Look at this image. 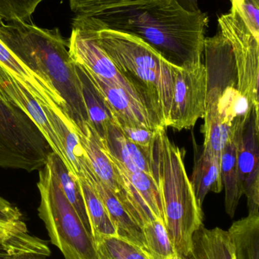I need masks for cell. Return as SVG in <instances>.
<instances>
[{
    "mask_svg": "<svg viewBox=\"0 0 259 259\" xmlns=\"http://www.w3.org/2000/svg\"><path fill=\"white\" fill-rule=\"evenodd\" d=\"M115 121L117 127L121 131L125 137L131 143L136 145L141 148L144 153L150 149L154 140H155L156 131H152L144 127H135V126L128 125V124H122V123Z\"/></svg>",
    "mask_w": 259,
    "mask_h": 259,
    "instance_id": "1f68e13d",
    "label": "cell"
},
{
    "mask_svg": "<svg viewBox=\"0 0 259 259\" xmlns=\"http://www.w3.org/2000/svg\"><path fill=\"white\" fill-rule=\"evenodd\" d=\"M75 18L88 29L119 71L152 97L161 108L164 127H168L175 75L179 67L134 35L102 27L91 16Z\"/></svg>",
    "mask_w": 259,
    "mask_h": 259,
    "instance_id": "277c9868",
    "label": "cell"
},
{
    "mask_svg": "<svg viewBox=\"0 0 259 259\" xmlns=\"http://www.w3.org/2000/svg\"><path fill=\"white\" fill-rule=\"evenodd\" d=\"M167 259H188L187 258H186V257L181 256V255H176V256L172 257V258H167Z\"/></svg>",
    "mask_w": 259,
    "mask_h": 259,
    "instance_id": "f35d334b",
    "label": "cell"
},
{
    "mask_svg": "<svg viewBox=\"0 0 259 259\" xmlns=\"http://www.w3.org/2000/svg\"><path fill=\"white\" fill-rule=\"evenodd\" d=\"M91 17L102 27L140 38L176 66L202 63L208 15L187 12L176 0H149Z\"/></svg>",
    "mask_w": 259,
    "mask_h": 259,
    "instance_id": "6da1fadb",
    "label": "cell"
},
{
    "mask_svg": "<svg viewBox=\"0 0 259 259\" xmlns=\"http://www.w3.org/2000/svg\"><path fill=\"white\" fill-rule=\"evenodd\" d=\"M100 259H154L147 251L119 236L94 240Z\"/></svg>",
    "mask_w": 259,
    "mask_h": 259,
    "instance_id": "83f0119b",
    "label": "cell"
},
{
    "mask_svg": "<svg viewBox=\"0 0 259 259\" xmlns=\"http://www.w3.org/2000/svg\"><path fill=\"white\" fill-rule=\"evenodd\" d=\"M182 9L190 12H200L198 0H176Z\"/></svg>",
    "mask_w": 259,
    "mask_h": 259,
    "instance_id": "d590c367",
    "label": "cell"
},
{
    "mask_svg": "<svg viewBox=\"0 0 259 259\" xmlns=\"http://www.w3.org/2000/svg\"><path fill=\"white\" fill-rule=\"evenodd\" d=\"M239 11L251 33L259 39V3L254 0H245Z\"/></svg>",
    "mask_w": 259,
    "mask_h": 259,
    "instance_id": "d6a6232c",
    "label": "cell"
},
{
    "mask_svg": "<svg viewBox=\"0 0 259 259\" xmlns=\"http://www.w3.org/2000/svg\"><path fill=\"white\" fill-rule=\"evenodd\" d=\"M219 32L232 49L237 68L238 90L255 108H258L259 39L245 24L238 8L218 18Z\"/></svg>",
    "mask_w": 259,
    "mask_h": 259,
    "instance_id": "9c48e42d",
    "label": "cell"
},
{
    "mask_svg": "<svg viewBox=\"0 0 259 259\" xmlns=\"http://www.w3.org/2000/svg\"><path fill=\"white\" fill-rule=\"evenodd\" d=\"M141 230L146 247L154 259H167L178 255L163 221H152Z\"/></svg>",
    "mask_w": 259,
    "mask_h": 259,
    "instance_id": "f1b7e54d",
    "label": "cell"
},
{
    "mask_svg": "<svg viewBox=\"0 0 259 259\" xmlns=\"http://www.w3.org/2000/svg\"><path fill=\"white\" fill-rule=\"evenodd\" d=\"M47 257L44 256V255L27 254V255H15V256L0 259H47Z\"/></svg>",
    "mask_w": 259,
    "mask_h": 259,
    "instance_id": "8d00e7d4",
    "label": "cell"
},
{
    "mask_svg": "<svg viewBox=\"0 0 259 259\" xmlns=\"http://www.w3.org/2000/svg\"><path fill=\"white\" fill-rule=\"evenodd\" d=\"M195 150L194 167L190 182L194 190L195 196L201 207L209 192L219 193L223 190L220 156L210 151L198 148L193 140Z\"/></svg>",
    "mask_w": 259,
    "mask_h": 259,
    "instance_id": "ac0fdd59",
    "label": "cell"
},
{
    "mask_svg": "<svg viewBox=\"0 0 259 259\" xmlns=\"http://www.w3.org/2000/svg\"><path fill=\"white\" fill-rule=\"evenodd\" d=\"M149 0H69L71 10L76 15L94 16L117 8L141 4Z\"/></svg>",
    "mask_w": 259,
    "mask_h": 259,
    "instance_id": "f546056e",
    "label": "cell"
},
{
    "mask_svg": "<svg viewBox=\"0 0 259 259\" xmlns=\"http://www.w3.org/2000/svg\"><path fill=\"white\" fill-rule=\"evenodd\" d=\"M92 187L106 208L119 237L147 251L141 227L131 217L115 193L99 179Z\"/></svg>",
    "mask_w": 259,
    "mask_h": 259,
    "instance_id": "d6986e66",
    "label": "cell"
},
{
    "mask_svg": "<svg viewBox=\"0 0 259 259\" xmlns=\"http://www.w3.org/2000/svg\"><path fill=\"white\" fill-rule=\"evenodd\" d=\"M68 53L75 63L82 65L90 72L123 88L134 98L152 109L162 121L161 109L152 97L119 71L88 29L76 18L73 19L71 36L68 39Z\"/></svg>",
    "mask_w": 259,
    "mask_h": 259,
    "instance_id": "ba28073f",
    "label": "cell"
},
{
    "mask_svg": "<svg viewBox=\"0 0 259 259\" xmlns=\"http://www.w3.org/2000/svg\"><path fill=\"white\" fill-rule=\"evenodd\" d=\"M76 65L89 125L103 140L106 128L114 121V115L103 96L91 80L88 71L82 65L78 64Z\"/></svg>",
    "mask_w": 259,
    "mask_h": 259,
    "instance_id": "44dd1931",
    "label": "cell"
},
{
    "mask_svg": "<svg viewBox=\"0 0 259 259\" xmlns=\"http://www.w3.org/2000/svg\"><path fill=\"white\" fill-rule=\"evenodd\" d=\"M79 135L96 177L120 197L123 192L121 177L106 152L103 140L89 124Z\"/></svg>",
    "mask_w": 259,
    "mask_h": 259,
    "instance_id": "e0dca14e",
    "label": "cell"
},
{
    "mask_svg": "<svg viewBox=\"0 0 259 259\" xmlns=\"http://www.w3.org/2000/svg\"><path fill=\"white\" fill-rule=\"evenodd\" d=\"M22 221L20 210L3 198L0 197V223H16Z\"/></svg>",
    "mask_w": 259,
    "mask_h": 259,
    "instance_id": "836d02e7",
    "label": "cell"
},
{
    "mask_svg": "<svg viewBox=\"0 0 259 259\" xmlns=\"http://www.w3.org/2000/svg\"><path fill=\"white\" fill-rule=\"evenodd\" d=\"M145 155L161 193L167 232L178 255L187 258L193 235L203 225L204 214L187 175L183 153L166 128H161Z\"/></svg>",
    "mask_w": 259,
    "mask_h": 259,
    "instance_id": "3957f363",
    "label": "cell"
},
{
    "mask_svg": "<svg viewBox=\"0 0 259 259\" xmlns=\"http://www.w3.org/2000/svg\"><path fill=\"white\" fill-rule=\"evenodd\" d=\"M188 259H235L228 231L202 225L193 237Z\"/></svg>",
    "mask_w": 259,
    "mask_h": 259,
    "instance_id": "7402d4cb",
    "label": "cell"
},
{
    "mask_svg": "<svg viewBox=\"0 0 259 259\" xmlns=\"http://www.w3.org/2000/svg\"><path fill=\"white\" fill-rule=\"evenodd\" d=\"M102 140L108 155L126 170L152 175L144 151L123 136L115 121L109 124Z\"/></svg>",
    "mask_w": 259,
    "mask_h": 259,
    "instance_id": "ffe728a7",
    "label": "cell"
},
{
    "mask_svg": "<svg viewBox=\"0 0 259 259\" xmlns=\"http://www.w3.org/2000/svg\"><path fill=\"white\" fill-rule=\"evenodd\" d=\"M27 254H36L49 257L51 250L47 241L31 235L28 231H22L0 240V258Z\"/></svg>",
    "mask_w": 259,
    "mask_h": 259,
    "instance_id": "4316f807",
    "label": "cell"
},
{
    "mask_svg": "<svg viewBox=\"0 0 259 259\" xmlns=\"http://www.w3.org/2000/svg\"><path fill=\"white\" fill-rule=\"evenodd\" d=\"M109 158L121 177L123 192L118 199L133 220L141 228L157 219L164 222L161 193L152 175L129 171L118 161Z\"/></svg>",
    "mask_w": 259,
    "mask_h": 259,
    "instance_id": "7c38bea8",
    "label": "cell"
},
{
    "mask_svg": "<svg viewBox=\"0 0 259 259\" xmlns=\"http://www.w3.org/2000/svg\"><path fill=\"white\" fill-rule=\"evenodd\" d=\"M206 92L204 63L192 68L179 67L175 75L168 127L178 131L194 127L205 115Z\"/></svg>",
    "mask_w": 259,
    "mask_h": 259,
    "instance_id": "30bf717a",
    "label": "cell"
},
{
    "mask_svg": "<svg viewBox=\"0 0 259 259\" xmlns=\"http://www.w3.org/2000/svg\"><path fill=\"white\" fill-rule=\"evenodd\" d=\"M52 152L33 121L0 95V167L33 172Z\"/></svg>",
    "mask_w": 259,
    "mask_h": 259,
    "instance_id": "52a82bcc",
    "label": "cell"
},
{
    "mask_svg": "<svg viewBox=\"0 0 259 259\" xmlns=\"http://www.w3.org/2000/svg\"><path fill=\"white\" fill-rule=\"evenodd\" d=\"M0 65L16 77L41 105L58 106L65 114L62 99L43 80L27 68L0 39Z\"/></svg>",
    "mask_w": 259,
    "mask_h": 259,
    "instance_id": "2e32d148",
    "label": "cell"
},
{
    "mask_svg": "<svg viewBox=\"0 0 259 259\" xmlns=\"http://www.w3.org/2000/svg\"><path fill=\"white\" fill-rule=\"evenodd\" d=\"M86 71L107 103L114 120L122 124L152 131L166 128L155 112L134 98L123 88L95 75L87 69Z\"/></svg>",
    "mask_w": 259,
    "mask_h": 259,
    "instance_id": "5bb4252c",
    "label": "cell"
},
{
    "mask_svg": "<svg viewBox=\"0 0 259 259\" xmlns=\"http://www.w3.org/2000/svg\"><path fill=\"white\" fill-rule=\"evenodd\" d=\"M0 225H6V224H5V223H0Z\"/></svg>",
    "mask_w": 259,
    "mask_h": 259,
    "instance_id": "60d3db41",
    "label": "cell"
},
{
    "mask_svg": "<svg viewBox=\"0 0 259 259\" xmlns=\"http://www.w3.org/2000/svg\"><path fill=\"white\" fill-rule=\"evenodd\" d=\"M222 183L225 191V210L233 219L235 215L239 202L243 195L237 164V149L234 137L225 145L220 155Z\"/></svg>",
    "mask_w": 259,
    "mask_h": 259,
    "instance_id": "cb8c5ba5",
    "label": "cell"
},
{
    "mask_svg": "<svg viewBox=\"0 0 259 259\" xmlns=\"http://www.w3.org/2000/svg\"><path fill=\"white\" fill-rule=\"evenodd\" d=\"M244 1L245 0H231L232 7L238 8V9H240Z\"/></svg>",
    "mask_w": 259,
    "mask_h": 259,
    "instance_id": "74e56055",
    "label": "cell"
},
{
    "mask_svg": "<svg viewBox=\"0 0 259 259\" xmlns=\"http://www.w3.org/2000/svg\"><path fill=\"white\" fill-rule=\"evenodd\" d=\"M0 39L33 73L62 99L69 121L82 134L89 124L77 65L68 53V41L59 28H42L30 23L5 24Z\"/></svg>",
    "mask_w": 259,
    "mask_h": 259,
    "instance_id": "7a4b0ae2",
    "label": "cell"
},
{
    "mask_svg": "<svg viewBox=\"0 0 259 259\" xmlns=\"http://www.w3.org/2000/svg\"><path fill=\"white\" fill-rule=\"evenodd\" d=\"M47 162L51 166L65 197L76 210L87 231L92 235L80 183L77 177L68 170L62 159L53 152L49 155Z\"/></svg>",
    "mask_w": 259,
    "mask_h": 259,
    "instance_id": "d4e9b609",
    "label": "cell"
},
{
    "mask_svg": "<svg viewBox=\"0 0 259 259\" xmlns=\"http://www.w3.org/2000/svg\"><path fill=\"white\" fill-rule=\"evenodd\" d=\"M227 231L235 259H259V214H248Z\"/></svg>",
    "mask_w": 259,
    "mask_h": 259,
    "instance_id": "603a6c76",
    "label": "cell"
},
{
    "mask_svg": "<svg viewBox=\"0 0 259 259\" xmlns=\"http://www.w3.org/2000/svg\"><path fill=\"white\" fill-rule=\"evenodd\" d=\"M79 181L94 240L109 236H118L117 229L95 190L83 178Z\"/></svg>",
    "mask_w": 259,
    "mask_h": 259,
    "instance_id": "484cf974",
    "label": "cell"
},
{
    "mask_svg": "<svg viewBox=\"0 0 259 259\" xmlns=\"http://www.w3.org/2000/svg\"><path fill=\"white\" fill-rule=\"evenodd\" d=\"M0 95L18 109L22 110L42 133L52 151L63 161L71 171L62 144L49 121L41 103L24 88V85L0 65Z\"/></svg>",
    "mask_w": 259,
    "mask_h": 259,
    "instance_id": "4fadbf2b",
    "label": "cell"
},
{
    "mask_svg": "<svg viewBox=\"0 0 259 259\" xmlns=\"http://www.w3.org/2000/svg\"><path fill=\"white\" fill-rule=\"evenodd\" d=\"M204 53L207 92L202 131L208 136L228 134L255 107L239 91L232 49L220 32L205 38Z\"/></svg>",
    "mask_w": 259,
    "mask_h": 259,
    "instance_id": "5b68a950",
    "label": "cell"
},
{
    "mask_svg": "<svg viewBox=\"0 0 259 259\" xmlns=\"http://www.w3.org/2000/svg\"><path fill=\"white\" fill-rule=\"evenodd\" d=\"M44 0H0V20L9 23H30L32 15Z\"/></svg>",
    "mask_w": 259,
    "mask_h": 259,
    "instance_id": "4dcf8cb0",
    "label": "cell"
},
{
    "mask_svg": "<svg viewBox=\"0 0 259 259\" xmlns=\"http://www.w3.org/2000/svg\"><path fill=\"white\" fill-rule=\"evenodd\" d=\"M25 229V225L23 222L0 225V240L8 238L14 234L24 231Z\"/></svg>",
    "mask_w": 259,
    "mask_h": 259,
    "instance_id": "e575fe53",
    "label": "cell"
},
{
    "mask_svg": "<svg viewBox=\"0 0 259 259\" xmlns=\"http://www.w3.org/2000/svg\"><path fill=\"white\" fill-rule=\"evenodd\" d=\"M38 215L44 222L50 243L65 259H100L92 235L64 195L48 162L40 169Z\"/></svg>",
    "mask_w": 259,
    "mask_h": 259,
    "instance_id": "8992f818",
    "label": "cell"
},
{
    "mask_svg": "<svg viewBox=\"0 0 259 259\" xmlns=\"http://www.w3.org/2000/svg\"><path fill=\"white\" fill-rule=\"evenodd\" d=\"M41 106L45 110L49 121L62 144L71 167V173L77 177L78 179L83 178L93 187L98 178L93 171L76 127L60 108L46 105Z\"/></svg>",
    "mask_w": 259,
    "mask_h": 259,
    "instance_id": "9a60e30c",
    "label": "cell"
},
{
    "mask_svg": "<svg viewBox=\"0 0 259 259\" xmlns=\"http://www.w3.org/2000/svg\"><path fill=\"white\" fill-rule=\"evenodd\" d=\"M239 181L247 199L249 214H259V110L233 126Z\"/></svg>",
    "mask_w": 259,
    "mask_h": 259,
    "instance_id": "8fae6325",
    "label": "cell"
},
{
    "mask_svg": "<svg viewBox=\"0 0 259 259\" xmlns=\"http://www.w3.org/2000/svg\"><path fill=\"white\" fill-rule=\"evenodd\" d=\"M254 1H255V2H256V3H259V0H254Z\"/></svg>",
    "mask_w": 259,
    "mask_h": 259,
    "instance_id": "ab89813d",
    "label": "cell"
}]
</instances>
